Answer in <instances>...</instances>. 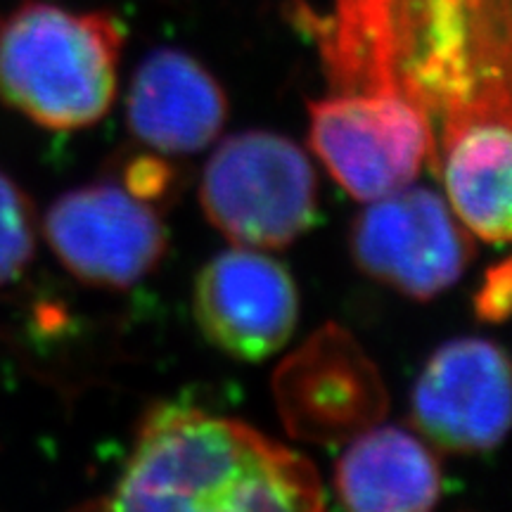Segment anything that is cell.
<instances>
[{"label": "cell", "mask_w": 512, "mask_h": 512, "mask_svg": "<svg viewBox=\"0 0 512 512\" xmlns=\"http://www.w3.org/2000/svg\"><path fill=\"white\" fill-rule=\"evenodd\" d=\"M309 143L332 178L361 202L411 185L430 166L432 133L394 95L330 93L309 102Z\"/></svg>", "instance_id": "5b68a950"}, {"label": "cell", "mask_w": 512, "mask_h": 512, "mask_svg": "<svg viewBox=\"0 0 512 512\" xmlns=\"http://www.w3.org/2000/svg\"><path fill=\"white\" fill-rule=\"evenodd\" d=\"M121 50L117 17L24 0L0 12V100L50 131L98 124L117 98Z\"/></svg>", "instance_id": "3957f363"}, {"label": "cell", "mask_w": 512, "mask_h": 512, "mask_svg": "<svg viewBox=\"0 0 512 512\" xmlns=\"http://www.w3.org/2000/svg\"><path fill=\"white\" fill-rule=\"evenodd\" d=\"M228 100L221 83L195 57L174 48L147 55L126 100L128 128L166 155L200 152L223 131Z\"/></svg>", "instance_id": "8fae6325"}, {"label": "cell", "mask_w": 512, "mask_h": 512, "mask_svg": "<svg viewBox=\"0 0 512 512\" xmlns=\"http://www.w3.org/2000/svg\"><path fill=\"white\" fill-rule=\"evenodd\" d=\"M195 318L214 347L240 361H264L297 330V285L259 249H228L197 275Z\"/></svg>", "instance_id": "9c48e42d"}, {"label": "cell", "mask_w": 512, "mask_h": 512, "mask_svg": "<svg viewBox=\"0 0 512 512\" xmlns=\"http://www.w3.org/2000/svg\"><path fill=\"white\" fill-rule=\"evenodd\" d=\"M36 249V211L29 195L0 171V285L27 271Z\"/></svg>", "instance_id": "4fadbf2b"}, {"label": "cell", "mask_w": 512, "mask_h": 512, "mask_svg": "<svg viewBox=\"0 0 512 512\" xmlns=\"http://www.w3.org/2000/svg\"><path fill=\"white\" fill-rule=\"evenodd\" d=\"M510 261L503 259L501 264L489 268L484 275V283L475 294V311L479 318L489 323H503L510 313Z\"/></svg>", "instance_id": "5bb4252c"}, {"label": "cell", "mask_w": 512, "mask_h": 512, "mask_svg": "<svg viewBox=\"0 0 512 512\" xmlns=\"http://www.w3.org/2000/svg\"><path fill=\"white\" fill-rule=\"evenodd\" d=\"M200 202L211 226L235 247L283 249L316 221V171L292 140L245 131L216 147Z\"/></svg>", "instance_id": "277c9868"}, {"label": "cell", "mask_w": 512, "mask_h": 512, "mask_svg": "<svg viewBox=\"0 0 512 512\" xmlns=\"http://www.w3.org/2000/svg\"><path fill=\"white\" fill-rule=\"evenodd\" d=\"M297 22L330 93L394 95L432 133L430 169L477 238L510 235V0H332Z\"/></svg>", "instance_id": "6da1fadb"}, {"label": "cell", "mask_w": 512, "mask_h": 512, "mask_svg": "<svg viewBox=\"0 0 512 512\" xmlns=\"http://www.w3.org/2000/svg\"><path fill=\"white\" fill-rule=\"evenodd\" d=\"M280 411L306 439L339 441L363 432L387 411V394L370 358L344 330L316 332L275 375Z\"/></svg>", "instance_id": "30bf717a"}, {"label": "cell", "mask_w": 512, "mask_h": 512, "mask_svg": "<svg viewBox=\"0 0 512 512\" xmlns=\"http://www.w3.org/2000/svg\"><path fill=\"white\" fill-rule=\"evenodd\" d=\"M43 233L69 273L110 290L140 283L166 252L157 211L114 183L64 192L50 204Z\"/></svg>", "instance_id": "52a82bcc"}, {"label": "cell", "mask_w": 512, "mask_h": 512, "mask_svg": "<svg viewBox=\"0 0 512 512\" xmlns=\"http://www.w3.org/2000/svg\"><path fill=\"white\" fill-rule=\"evenodd\" d=\"M323 484L309 458L233 418L155 406L140 422L105 510L316 512Z\"/></svg>", "instance_id": "7a4b0ae2"}, {"label": "cell", "mask_w": 512, "mask_h": 512, "mask_svg": "<svg viewBox=\"0 0 512 512\" xmlns=\"http://www.w3.org/2000/svg\"><path fill=\"white\" fill-rule=\"evenodd\" d=\"M335 489L356 512H422L439 501L441 467L415 434L368 427L337 460Z\"/></svg>", "instance_id": "7c38bea8"}, {"label": "cell", "mask_w": 512, "mask_h": 512, "mask_svg": "<svg viewBox=\"0 0 512 512\" xmlns=\"http://www.w3.org/2000/svg\"><path fill=\"white\" fill-rule=\"evenodd\" d=\"M351 254L370 278L425 302L463 278L475 240L439 192L406 185L358 214Z\"/></svg>", "instance_id": "8992f818"}, {"label": "cell", "mask_w": 512, "mask_h": 512, "mask_svg": "<svg viewBox=\"0 0 512 512\" xmlns=\"http://www.w3.org/2000/svg\"><path fill=\"white\" fill-rule=\"evenodd\" d=\"M415 430L444 451L496 448L510 425V366L489 339H453L432 354L411 396Z\"/></svg>", "instance_id": "ba28073f"}]
</instances>
